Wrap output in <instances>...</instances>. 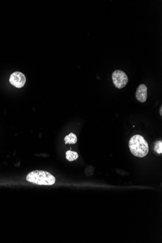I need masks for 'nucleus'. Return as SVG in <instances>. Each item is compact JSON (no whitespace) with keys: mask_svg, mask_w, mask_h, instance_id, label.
Instances as JSON below:
<instances>
[{"mask_svg":"<svg viewBox=\"0 0 162 243\" xmlns=\"http://www.w3.org/2000/svg\"><path fill=\"white\" fill-rule=\"evenodd\" d=\"M26 80V77L23 73L16 71L11 74L9 82L17 88H22L25 85Z\"/></svg>","mask_w":162,"mask_h":243,"instance_id":"4","label":"nucleus"},{"mask_svg":"<svg viewBox=\"0 0 162 243\" xmlns=\"http://www.w3.org/2000/svg\"><path fill=\"white\" fill-rule=\"evenodd\" d=\"M26 180L38 185H53L55 183V178L47 171L34 170L29 173Z\"/></svg>","mask_w":162,"mask_h":243,"instance_id":"2","label":"nucleus"},{"mask_svg":"<svg viewBox=\"0 0 162 243\" xmlns=\"http://www.w3.org/2000/svg\"><path fill=\"white\" fill-rule=\"evenodd\" d=\"M162 106H161V108H160V115H162Z\"/></svg>","mask_w":162,"mask_h":243,"instance_id":"9","label":"nucleus"},{"mask_svg":"<svg viewBox=\"0 0 162 243\" xmlns=\"http://www.w3.org/2000/svg\"><path fill=\"white\" fill-rule=\"evenodd\" d=\"M154 151L156 152L158 154H162V141H158L155 143L154 147Z\"/></svg>","mask_w":162,"mask_h":243,"instance_id":"8","label":"nucleus"},{"mask_svg":"<svg viewBox=\"0 0 162 243\" xmlns=\"http://www.w3.org/2000/svg\"><path fill=\"white\" fill-rule=\"evenodd\" d=\"M112 80L115 87L121 89L125 87L128 82V77L123 71L116 70L112 73Z\"/></svg>","mask_w":162,"mask_h":243,"instance_id":"3","label":"nucleus"},{"mask_svg":"<svg viewBox=\"0 0 162 243\" xmlns=\"http://www.w3.org/2000/svg\"><path fill=\"white\" fill-rule=\"evenodd\" d=\"M65 144H74L77 142V137L75 134L71 132L69 135L66 136L64 138Z\"/></svg>","mask_w":162,"mask_h":243,"instance_id":"6","label":"nucleus"},{"mask_svg":"<svg viewBox=\"0 0 162 243\" xmlns=\"http://www.w3.org/2000/svg\"><path fill=\"white\" fill-rule=\"evenodd\" d=\"M66 159L68 161H70V162H72V161L76 160L79 157V155H78V154L76 152L69 150V151H67L66 152Z\"/></svg>","mask_w":162,"mask_h":243,"instance_id":"7","label":"nucleus"},{"mask_svg":"<svg viewBox=\"0 0 162 243\" xmlns=\"http://www.w3.org/2000/svg\"><path fill=\"white\" fill-rule=\"evenodd\" d=\"M148 96L147 87L145 84H141L138 86L136 93V97L138 101L140 103H145Z\"/></svg>","mask_w":162,"mask_h":243,"instance_id":"5","label":"nucleus"},{"mask_svg":"<svg viewBox=\"0 0 162 243\" xmlns=\"http://www.w3.org/2000/svg\"><path fill=\"white\" fill-rule=\"evenodd\" d=\"M129 146L132 153L138 157L146 156L149 151L147 142L141 135L132 136L129 141Z\"/></svg>","mask_w":162,"mask_h":243,"instance_id":"1","label":"nucleus"}]
</instances>
